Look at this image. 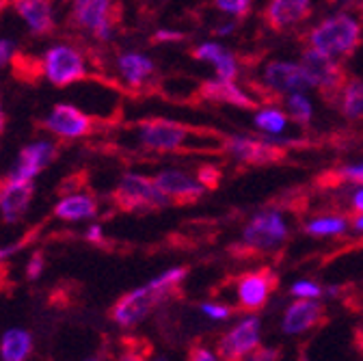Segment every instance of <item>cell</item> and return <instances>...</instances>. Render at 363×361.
<instances>
[{"label": "cell", "mask_w": 363, "mask_h": 361, "mask_svg": "<svg viewBox=\"0 0 363 361\" xmlns=\"http://www.w3.org/2000/svg\"><path fill=\"white\" fill-rule=\"evenodd\" d=\"M41 128L59 141H80L94 130V119L72 102H59L45 113Z\"/></svg>", "instance_id": "obj_7"}, {"label": "cell", "mask_w": 363, "mask_h": 361, "mask_svg": "<svg viewBox=\"0 0 363 361\" xmlns=\"http://www.w3.org/2000/svg\"><path fill=\"white\" fill-rule=\"evenodd\" d=\"M20 247H22V243H11L7 247H0V262H5L7 257H11Z\"/></svg>", "instance_id": "obj_42"}, {"label": "cell", "mask_w": 363, "mask_h": 361, "mask_svg": "<svg viewBox=\"0 0 363 361\" xmlns=\"http://www.w3.org/2000/svg\"><path fill=\"white\" fill-rule=\"evenodd\" d=\"M340 175H342L344 179H350V182L363 184V162H361V165H348V167L340 169Z\"/></svg>", "instance_id": "obj_37"}, {"label": "cell", "mask_w": 363, "mask_h": 361, "mask_svg": "<svg viewBox=\"0 0 363 361\" xmlns=\"http://www.w3.org/2000/svg\"><path fill=\"white\" fill-rule=\"evenodd\" d=\"M279 350L277 348H255L249 355V361H277Z\"/></svg>", "instance_id": "obj_38"}, {"label": "cell", "mask_w": 363, "mask_h": 361, "mask_svg": "<svg viewBox=\"0 0 363 361\" xmlns=\"http://www.w3.org/2000/svg\"><path fill=\"white\" fill-rule=\"evenodd\" d=\"M18 57V43L9 37H0V67H7Z\"/></svg>", "instance_id": "obj_31"}, {"label": "cell", "mask_w": 363, "mask_h": 361, "mask_svg": "<svg viewBox=\"0 0 363 361\" xmlns=\"http://www.w3.org/2000/svg\"><path fill=\"white\" fill-rule=\"evenodd\" d=\"M309 41L315 50L327 55H352L361 43V26L348 13L327 18L309 33Z\"/></svg>", "instance_id": "obj_3"}, {"label": "cell", "mask_w": 363, "mask_h": 361, "mask_svg": "<svg viewBox=\"0 0 363 361\" xmlns=\"http://www.w3.org/2000/svg\"><path fill=\"white\" fill-rule=\"evenodd\" d=\"M325 321V307L313 299L296 301L286 309L284 316V331L286 333H303L313 329Z\"/></svg>", "instance_id": "obj_21"}, {"label": "cell", "mask_w": 363, "mask_h": 361, "mask_svg": "<svg viewBox=\"0 0 363 361\" xmlns=\"http://www.w3.org/2000/svg\"><path fill=\"white\" fill-rule=\"evenodd\" d=\"M292 294L294 296H307V299H315V296H320L323 294V288L320 286H315L311 282H298L292 286Z\"/></svg>", "instance_id": "obj_32"}, {"label": "cell", "mask_w": 363, "mask_h": 361, "mask_svg": "<svg viewBox=\"0 0 363 361\" xmlns=\"http://www.w3.org/2000/svg\"><path fill=\"white\" fill-rule=\"evenodd\" d=\"M189 361H216V359H214V355H212L208 348L195 346V348H191V352H189Z\"/></svg>", "instance_id": "obj_40"}, {"label": "cell", "mask_w": 363, "mask_h": 361, "mask_svg": "<svg viewBox=\"0 0 363 361\" xmlns=\"http://www.w3.org/2000/svg\"><path fill=\"white\" fill-rule=\"evenodd\" d=\"M43 253H33L30 255V260H28V266H26V277L30 279V282H35V279H39V275L43 273Z\"/></svg>", "instance_id": "obj_34"}, {"label": "cell", "mask_w": 363, "mask_h": 361, "mask_svg": "<svg viewBox=\"0 0 363 361\" xmlns=\"http://www.w3.org/2000/svg\"><path fill=\"white\" fill-rule=\"evenodd\" d=\"M311 11V0H270L266 7V22L275 30H286L303 20Z\"/></svg>", "instance_id": "obj_20"}, {"label": "cell", "mask_w": 363, "mask_h": 361, "mask_svg": "<svg viewBox=\"0 0 363 361\" xmlns=\"http://www.w3.org/2000/svg\"><path fill=\"white\" fill-rule=\"evenodd\" d=\"M59 156V145L52 141V139H37V141H30L26 143L13 167L9 169L7 177H13V179H30L35 182V177L41 175L45 169H48Z\"/></svg>", "instance_id": "obj_9"}, {"label": "cell", "mask_w": 363, "mask_h": 361, "mask_svg": "<svg viewBox=\"0 0 363 361\" xmlns=\"http://www.w3.org/2000/svg\"><path fill=\"white\" fill-rule=\"evenodd\" d=\"M218 177H220V171H218V169H214V167H201L197 179H199V182H201L203 187L214 189V187L218 184Z\"/></svg>", "instance_id": "obj_35"}, {"label": "cell", "mask_w": 363, "mask_h": 361, "mask_svg": "<svg viewBox=\"0 0 363 361\" xmlns=\"http://www.w3.org/2000/svg\"><path fill=\"white\" fill-rule=\"evenodd\" d=\"M5 123H7V117H5V109H3V100H0V134L5 130Z\"/></svg>", "instance_id": "obj_44"}, {"label": "cell", "mask_w": 363, "mask_h": 361, "mask_svg": "<svg viewBox=\"0 0 363 361\" xmlns=\"http://www.w3.org/2000/svg\"><path fill=\"white\" fill-rule=\"evenodd\" d=\"M301 67L307 74L309 82L313 87L320 89L323 94H327V91H331V94L342 91L344 84H346V76H344L342 67L327 52H320V50H315V48L305 50L303 59H301Z\"/></svg>", "instance_id": "obj_10"}, {"label": "cell", "mask_w": 363, "mask_h": 361, "mask_svg": "<svg viewBox=\"0 0 363 361\" xmlns=\"http://www.w3.org/2000/svg\"><path fill=\"white\" fill-rule=\"evenodd\" d=\"M84 238L91 245H104V228H102V225H98V223L89 225L86 232H84Z\"/></svg>", "instance_id": "obj_39"}, {"label": "cell", "mask_w": 363, "mask_h": 361, "mask_svg": "<svg viewBox=\"0 0 363 361\" xmlns=\"http://www.w3.org/2000/svg\"><path fill=\"white\" fill-rule=\"evenodd\" d=\"M264 82L281 94H296L303 91L305 87H309V78L303 72L301 65L288 63V61H272L264 70Z\"/></svg>", "instance_id": "obj_18"}, {"label": "cell", "mask_w": 363, "mask_h": 361, "mask_svg": "<svg viewBox=\"0 0 363 361\" xmlns=\"http://www.w3.org/2000/svg\"><path fill=\"white\" fill-rule=\"evenodd\" d=\"M227 50L220 46V43H214V41H206V43H201V46H197L195 48V52H193V57L195 59H199V61H206V63H216L223 55H225Z\"/></svg>", "instance_id": "obj_28"}, {"label": "cell", "mask_w": 363, "mask_h": 361, "mask_svg": "<svg viewBox=\"0 0 363 361\" xmlns=\"http://www.w3.org/2000/svg\"><path fill=\"white\" fill-rule=\"evenodd\" d=\"M55 216L65 223L91 221L98 214V199L86 191H74L61 195V199L52 208Z\"/></svg>", "instance_id": "obj_19"}, {"label": "cell", "mask_w": 363, "mask_h": 361, "mask_svg": "<svg viewBox=\"0 0 363 361\" xmlns=\"http://www.w3.org/2000/svg\"><path fill=\"white\" fill-rule=\"evenodd\" d=\"M277 284L279 279L270 268H257V270L242 273L236 282L238 309H242L245 313L259 311L268 303L270 294L277 290Z\"/></svg>", "instance_id": "obj_8"}, {"label": "cell", "mask_w": 363, "mask_h": 361, "mask_svg": "<svg viewBox=\"0 0 363 361\" xmlns=\"http://www.w3.org/2000/svg\"><path fill=\"white\" fill-rule=\"evenodd\" d=\"M199 91L208 102L230 104V106H238V109H247V111L255 109V102L242 91L238 84H234V80H223V78L208 80L201 84Z\"/></svg>", "instance_id": "obj_22"}, {"label": "cell", "mask_w": 363, "mask_h": 361, "mask_svg": "<svg viewBox=\"0 0 363 361\" xmlns=\"http://www.w3.org/2000/svg\"><path fill=\"white\" fill-rule=\"evenodd\" d=\"M342 113L348 119L363 117V80L350 78L342 89Z\"/></svg>", "instance_id": "obj_24"}, {"label": "cell", "mask_w": 363, "mask_h": 361, "mask_svg": "<svg viewBox=\"0 0 363 361\" xmlns=\"http://www.w3.org/2000/svg\"><path fill=\"white\" fill-rule=\"evenodd\" d=\"M154 182L158 189L175 204H193L203 197L206 187L195 179L193 175L179 169H162L154 175Z\"/></svg>", "instance_id": "obj_14"}, {"label": "cell", "mask_w": 363, "mask_h": 361, "mask_svg": "<svg viewBox=\"0 0 363 361\" xmlns=\"http://www.w3.org/2000/svg\"><path fill=\"white\" fill-rule=\"evenodd\" d=\"M89 361H98V359H89Z\"/></svg>", "instance_id": "obj_47"}, {"label": "cell", "mask_w": 363, "mask_h": 361, "mask_svg": "<svg viewBox=\"0 0 363 361\" xmlns=\"http://www.w3.org/2000/svg\"><path fill=\"white\" fill-rule=\"evenodd\" d=\"M214 5L234 18H245L251 11V0H214Z\"/></svg>", "instance_id": "obj_30"}, {"label": "cell", "mask_w": 363, "mask_h": 361, "mask_svg": "<svg viewBox=\"0 0 363 361\" xmlns=\"http://www.w3.org/2000/svg\"><path fill=\"white\" fill-rule=\"evenodd\" d=\"M352 3H354V0H352Z\"/></svg>", "instance_id": "obj_49"}, {"label": "cell", "mask_w": 363, "mask_h": 361, "mask_svg": "<svg viewBox=\"0 0 363 361\" xmlns=\"http://www.w3.org/2000/svg\"><path fill=\"white\" fill-rule=\"evenodd\" d=\"M41 74L50 84L63 89L86 78V59L80 48L67 41H55L41 55Z\"/></svg>", "instance_id": "obj_1"}, {"label": "cell", "mask_w": 363, "mask_h": 361, "mask_svg": "<svg viewBox=\"0 0 363 361\" xmlns=\"http://www.w3.org/2000/svg\"><path fill=\"white\" fill-rule=\"evenodd\" d=\"M150 350H145V352H139V350H134V348H128L123 355H121V359L119 361H147V355Z\"/></svg>", "instance_id": "obj_41"}, {"label": "cell", "mask_w": 363, "mask_h": 361, "mask_svg": "<svg viewBox=\"0 0 363 361\" xmlns=\"http://www.w3.org/2000/svg\"><path fill=\"white\" fill-rule=\"evenodd\" d=\"M115 67H117V74L121 78V82L128 87V89H141L145 87V82L154 76L156 72V63L139 52V50H125L117 57L115 61Z\"/></svg>", "instance_id": "obj_17"}, {"label": "cell", "mask_w": 363, "mask_h": 361, "mask_svg": "<svg viewBox=\"0 0 363 361\" xmlns=\"http://www.w3.org/2000/svg\"><path fill=\"white\" fill-rule=\"evenodd\" d=\"M225 150L234 158L251 165H266L277 162L284 158V150L272 145L270 139H251V137H227L223 141Z\"/></svg>", "instance_id": "obj_16"}, {"label": "cell", "mask_w": 363, "mask_h": 361, "mask_svg": "<svg viewBox=\"0 0 363 361\" xmlns=\"http://www.w3.org/2000/svg\"><path fill=\"white\" fill-rule=\"evenodd\" d=\"M182 39H186L184 33H179V30H169V28H160L154 33V41L156 43H171V41H182Z\"/></svg>", "instance_id": "obj_36"}, {"label": "cell", "mask_w": 363, "mask_h": 361, "mask_svg": "<svg viewBox=\"0 0 363 361\" xmlns=\"http://www.w3.org/2000/svg\"><path fill=\"white\" fill-rule=\"evenodd\" d=\"M35 197V184L30 179L5 177L0 182V218L7 225H16L24 218Z\"/></svg>", "instance_id": "obj_12"}, {"label": "cell", "mask_w": 363, "mask_h": 361, "mask_svg": "<svg viewBox=\"0 0 363 361\" xmlns=\"http://www.w3.org/2000/svg\"><path fill=\"white\" fill-rule=\"evenodd\" d=\"M173 296L171 292L158 290L152 282L147 286L136 288L128 294H123L113 307H111V318L119 325V327H134L143 323L147 316L152 313V309H156V305H160L164 299Z\"/></svg>", "instance_id": "obj_5"}, {"label": "cell", "mask_w": 363, "mask_h": 361, "mask_svg": "<svg viewBox=\"0 0 363 361\" xmlns=\"http://www.w3.org/2000/svg\"><path fill=\"white\" fill-rule=\"evenodd\" d=\"M288 111H290V115L294 117V121L301 123V126H307V123L311 121V117H313L311 102H309L301 91H296V94H292V96L288 98Z\"/></svg>", "instance_id": "obj_27"}, {"label": "cell", "mask_w": 363, "mask_h": 361, "mask_svg": "<svg viewBox=\"0 0 363 361\" xmlns=\"http://www.w3.org/2000/svg\"><path fill=\"white\" fill-rule=\"evenodd\" d=\"M201 311L208 316L212 321H225L232 316V309L230 307H223V305H212V303H203L201 305Z\"/></svg>", "instance_id": "obj_33"}, {"label": "cell", "mask_w": 363, "mask_h": 361, "mask_svg": "<svg viewBox=\"0 0 363 361\" xmlns=\"http://www.w3.org/2000/svg\"><path fill=\"white\" fill-rule=\"evenodd\" d=\"M11 7L30 35L45 37L55 30L57 18L52 0H11Z\"/></svg>", "instance_id": "obj_15"}, {"label": "cell", "mask_w": 363, "mask_h": 361, "mask_svg": "<svg viewBox=\"0 0 363 361\" xmlns=\"http://www.w3.org/2000/svg\"><path fill=\"white\" fill-rule=\"evenodd\" d=\"M113 201L123 212H150L171 204V199L154 182V177L136 171H128L119 177L113 191Z\"/></svg>", "instance_id": "obj_2"}, {"label": "cell", "mask_w": 363, "mask_h": 361, "mask_svg": "<svg viewBox=\"0 0 363 361\" xmlns=\"http://www.w3.org/2000/svg\"><path fill=\"white\" fill-rule=\"evenodd\" d=\"M214 72H216V76L218 78H223V80H234L236 78V74H238V63H236V59H234V55L227 50L216 63H214Z\"/></svg>", "instance_id": "obj_29"}, {"label": "cell", "mask_w": 363, "mask_h": 361, "mask_svg": "<svg viewBox=\"0 0 363 361\" xmlns=\"http://www.w3.org/2000/svg\"><path fill=\"white\" fill-rule=\"evenodd\" d=\"M346 230V221L340 216H323V218H315L311 223H307L305 232L311 236H335L342 234Z\"/></svg>", "instance_id": "obj_26"}, {"label": "cell", "mask_w": 363, "mask_h": 361, "mask_svg": "<svg viewBox=\"0 0 363 361\" xmlns=\"http://www.w3.org/2000/svg\"><path fill=\"white\" fill-rule=\"evenodd\" d=\"M255 126L266 134H279L288 126V117L279 109H264L255 115Z\"/></svg>", "instance_id": "obj_25"}, {"label": "cell", "mask_w": 363, "mask_h": 361, "mask_svg": "<svg viewBox=\"0 0 363 361\" xmlns=\"http://www.w3.org/2000/svg\"><path fill=\"white\" fill-rule=\"evenodd\" d=\"M288 238V225L284 216L277 210L259 212L251 218V223L245 230V243L247 247L266 251L281 245Z\"/></svg>", "instance_id": "obj_11"}, {"label": "cell", "mask_w": 363, "mask_h": 361, "mask_svg": "<svg viewBox=\"0 0 363 361\" xmlns=\"http://www.w3.org/2000/svg\"><path fill=\"white\" fill-rule=\"evenodd\" d=\"M331 3H337V0H331Z\"/></svg>", "instance_id": "obj_48"}, {"label": "cell", "mask_w": 363, "mask_h": 361, "mask_svg": "<svg viewBox=\"0 0 363 361\" xmlns=\"http://www.w3.org/2000/svg\"><path fill=\"white\" fill-rule=\"evenodd\" d=\"M354 228L363 232V214H359V216L354 218Z\"/></svg>", "instance_id": "obj_45"}, {"label": "cell", "mask_w": 363, "mask_h": 361, "mask_svg": "<svg viewBox=\"0 0 363 361\" xmlns=\"http://www.w3.org/2000/svg\"><path fill=\"white\" fill-rule=\"evenodd\" d=\"M352 206H354V210H359V212L363 214V187L354 193V197H352Z\"/></svg>", "instance_id": "obj_43"}, {"label": "cell", "mask_w": 363, "mask_h": 361, "mask_svg": "<svg viewBox=\"0 0 363 361\" xmlns=\"http://www.w3.org/2000/svg\"><path fill=\"white\" fill-rule=\"evenodd\" d=\"M33 350V338L24 329H9L0 342V357L3 361H24Z\"/></svg>", "instance_id": "obj_23"}, {"label": "cell", "mask_w": 363, "mask_h": 361, "mask_svg": "<svg viewBox=\"0 0 363 361\" xmlns=\"http://www.w3.org/2000/svg\"><path fill=\"white\" fill-rule=\"evenodd\" d=\"M259 344V321L255 316L236 325L230 333L223 335L216 344L220 361H242Z\"/></svg>", "instance_id": "obj_13"}, {"label": "cell", "mask_w": 363, "mask_h": 361, "mask_svg": "<svg viewBox=\"0 0 363 361\" xmlns=\"http://www.w3.org/2000/svg\"><path fill=\"white\" fill-rule=\"evenodd\" d=\"M193 130L171 119H145L136 126V141L152 152H179L191 145Z\"/></svg>", "instance_id": "obj_4"}, {"label": "cell", "mask_w": 363, "mask_h": 361, "mask_svg": "<svg viewBox=\"0 0 363 361\" xmlns=\"http://www.w3.org/2000/svg\"><path fill=\"white\" fill-rule=\"evenodd\" d=\"M115 0H72V24L91 33L98 41H111L115 35Z\"/></svg>", "instance_id": "obj_6"}, {"label": "cell", "mask_w": 363, "mask_h": 361, "mask_svg": "<svg viewBox=\"0 0 363 361\" xmlns=\"http://www.w3.org/2000/svg\"><path fill=\"white\" fill-rule=\"evenodd\" d=\"M7 5H11V0H0V11H3Z\"/></svg>", "instance_id": "obj_46"}]
</instances>
